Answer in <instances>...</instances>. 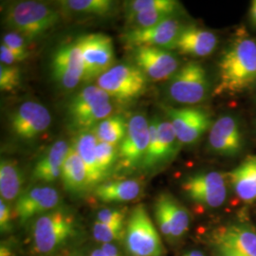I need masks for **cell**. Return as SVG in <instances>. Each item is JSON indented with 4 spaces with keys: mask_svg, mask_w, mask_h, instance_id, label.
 <instances>
[{
    "mask_svg": "<svg viewBox=\"0 0 256 256\" xmlns=\"http://www.w3.org/2000/svg\"><path fill=\"white\" fill-rule=\"evenodd\" d=\"M256 81V41L248 36L234 40L218 63V82L214 95H234Z\"/></svg>",
    "mask_w": 256,
    "mask_h": 256,
    "instance_id": "obj_1",
    "label": "cell"
},
{
    "mask_svg": "<svg viewBox=\"0 0 256 256\" xmlns=\"http://www.w3.org/2000/svg\"><path fill=\"white\" fill-rule=\"evenodd\" d=\"M59 20L60 14L57 10L38 1H19L12 4L4 16L5 26L28 40L42 36L54 28Z\"/></svg>",
    "mask_w": 256,
    "mask_h": 256,
    "instance_id": "obj_2",
    "label": "cell"
},
{
    "mask_svg": "<svg viewBox=\"0 0 256 256\" xmlns=\"http://www.w3.org/2000/svg\"><path fill=\"white\" fill-rule=\"evenodd\" d=\"M124 244L130 256H165L160 236L144 204L134 207L129 214Z\"/></svg>",
    "mask_w": 256,
    "mask_h": 256,
    "instance_id": "obj_3",
    "label": "cell"
},
{
    "mask_svg": "<svg viewBox=\"0 0 256 256\" xmlns=\"http://www.w3.org/2000/svg\"><path fill=\"white\" fill-rule=\"evenodd\" d=\"M76 232L74 216L63 210H52L40 216L32 227V239L38 254H48L62 246Z\"/></svg>",
    "mask_w": 256,
    "mask_h": 256,
    "instance_id": "obj_4",
    "label": "cell"
},
{
    "mask_svg": "<svg viewBox=\"0 0 256 256\" xmlns=\"http://www.w3.org/2000/svg\"><path fill=\"white\" fill-rule=\"evenodd\" d=\"M147 78L136 64L113 66L97 79V86L111 98L129 102L142 96L147 86Z\"/></svg>",
    "mask_w": 256,
    "mask_h": 256,
    "instance_id": "obj_5",
    "label": "cell"
},
{
    "mask_svg": "<svg viewBox=\"0 0 256 256\" xmlns=\"http://www.w3.org/2000/svg\"><path fill=\"white\" fill-rule=\"evenodd\" d=\"M209 80L205 68L198 62H188L170 79L167 93L173 101L186 106L198 104L205 100Z\"/></svg>",
    "mask_w": 256,
    "mask_h": 256,
    "instance_id": "obj_6",
    "label": "cell"
},
{
    "mask_svg": "<svg viewBox=\"0 0 256 256\" xmlns=\"http://www.w3.org/2000/svg\"><path fill=\"white\" fill-rule=\"evenodd\" d=\"M227 174L210 171L186 176L182 189L191 202L207 208H218L228 196Z\"/></svg>",
    "mask_w": 256,
    "mask_h": 256,
    "instance_id": "obj_7",
    "label": "cell"
},
{
    "mask_svg": "<svg viewBox=\"0 0 256 256\" xmlns=\"http://www.w3.org/2000/svg\"><path fill=\"white\" fill-rule=\"evenodd\" d=\"M84 60V82L98 79L115 62L111 37L104 34H88L78 37Z\"/></svg>",
    "mask_w": 256,
    "mask_h": 256,
    "instance_id": "obj_8",
    "label": "cell"
},
{
    "mask_svg": "<svg viewBox=\"0 0 256 256\" xmlns=\"http://www.w3.org/2000/svg\"><path fill=\"white\" fill-rule=\"evenodd\" d=\"M50 74L64 90H72L84 81V60L78 39L58 46L50 60Z\"/></svg>",
    "mask_w": 256,
    "mask_h": 256,
    "instance_id": "obj_9",
    "label": "cell"
},
{
    "mask_svg": "<svg viewBox=\"0 0 256 256\" xmlns=\"http://www.w3.org/2000/svg\"><path fill=\"white\" fill-rule=\"evenodd\" d=\"M150 140L149 122L144 115L135 114L128 120V132L119 146L117 164L122 169L142 166Z\"/></svg>",
    "mask_w": 256,
    "mask_h": 256,
    "instance_id": "obj_10",
    "label": "cell"
},
{
    "mask_svg": "<svg viewBox=\"0 0 256 256\" xmlns=\"http://www.w3.org/2000/svg\"><path fill=\"white\" fill-rule=\"evenodd\" d=\"M180 144L196 142L212 126L210 115L202 108H164Z\"/></svg>",
    "mask_w": 256,
    "mask_h": 256,
    "instance_id": "obj_11",
    "label": "cell"
},
{
    "mask_svg": "<svg viewBox=\"0 0 256 256\" xmlns=\"http://www.w3.org/2000/svg\"><path fill=\"white\" fill-rule=\"evenodd\" d=\"M50 111L34 101L24 102L10 117V128L14 135L24 140L36 138L50 128Z\"/></svg>",
    "mask_w": 256,
    "mask_h": 256,
    "instance_id": "obj_12",
    "label": "cell"
},
{
    "mask_svg": "<svg viewBox=\"0 0 256 256\" xmlns=\"http://www.w3.org/2000/svg\"><path fill=\"white\" fill-rule=\"evenodd\" d=\"M180 3L174 0H134L126 3L128 30L153 27L174 18Z\"/></svg>",
    "mask_w": 256,
    "mask_h": 256,
    "instance_id": "obj_13",
    "label": "cell"
},
{
    "mask_svg": "<svg viewBox=\"0 0 256 256\" xmlns=\"http://www.w3.org/2000/svg\"><path fill=\"white\" fill-rule=\"evenodd\" d=\"M183 28L178 19L171 18L153 27L126 30L122 34L120 39L122 43L132 50L138 46H156L172 50Z\"/></svg>",
    "mask_w": 256,
    "mask_h": 256,
    "instance_id": "obj_14",
    "label": "cell"
},
{
    "mask_svg": "<svg viewBox=\"0 0 256 256\" xmlns=\"http://www.w3.org/2000/svg\"><path fill=\"white\" fill-rule=\"evenodd\" d=\"M133 50L135 64L153 81L171 79L180 70L176 56L168 50L156 46H138Z\"/></svg>",
    "mask_w": 256,
    "mask_h": 256,
    "instance_id": "obj_15",
    "label": "cell"
},
{
    "mask_svg": "<svg viewBox=\"0 0 256 256\" xmlns=\"http://www.w3.org/2000/svg\"><path fill=\"white\" fill-rule=\"evenodd\" d=\"M210 151L224 156H234L243 147V135L238 120L230 115H224L216 120L209 134Z\"/></svg>",
    "mask_w": 256,
    "mask_h": 256,
    "instance_id": "obj_16",
    "label": "cell"
},
{
    "mask_svg": "<svg viewBox=\"0 0 256 256\" xmlns=\"http://www.w3.org/2000/svg\"><path fill=\"white\" fill-rule=\"evenodd\" d=\"M61 196L54 188L48 186L34 187L19 196L14 212L22 223H25L37 214H44L59 205Z\"/></svg>",
    "mask_w": 256,
    "mask_h": 256,
    "instance_id": "obj_17",
    "label": "cell"
},
{
    "mask_svg": "<svg viewBox=\"0 0 256 256\" xmlns=\"http://www.w3.org/2000/svg\"><path fill=\"white\" fill-rule=\"evenodd\" d=\"M214 246L227 248L244 256H256V230L247 224L232 223L212 232Z\"/></svg>",
    "mask_w": 256,
    "mask_h": 256,
    "instance_id": "obj_18",
    "label": "cell"
},
{
    "mask_svg": "<svg viewBox=\"0 0 256 256\" xmlns=\"http://www.w3.org/2000/svg\"><path fill=\"white\" fill-rule=\"evenodd\" d=\"M218 43V37L212 32L189 26L183 28L173 50H178L182 54L205 57L214 52Z\"/></svg>",
    "mask_w": 256,
    "mask_h": 256,
    "instance_id": "obj_19",
    "label": "cell"
},
{
    "mask_svg": "<svg viewBox=\"0 0 256 256\" xmlns=\"http://www.w3.org/2000/svg\"><path fill=\"white\" fill-rule=\"evenodd\" d=\"M110 99V95L98 86H88L78 92L68 104L66 114L70 128L76 130L82 120Z\"/></svg>",
    "mask_w": 256,
    "mask_h": 256,
    "instance_id": "obj_20",
    "label": "cell"
},
{
    "mask_svg": "<svg viewBox=\"0 0 256 256\" xmlns=\"http://www.w3.org/2000/svg\"><path fill=\"white\" fill-rule=\"evenodd\" d=\"M70 147V146L64 140L55 142L37 162L32 173V180L34 182L50 183L61 176Z\"/></svg>",
    "mask_w": 256,
    "mask_h": 256,
    "instance_id": "obj_21",
    "label": "cell"
},
{
    "mask_svg": "<svg viewBox=\"0 0 256 256\" xmlns=\"http://www.w3.org/2000/svg\"><path fill=\"white\" fill-rule=\"evenodd\" d=\"M227 178L240 200L245 203L256 202V155L248 156L227 173Z\"/></svg>",
    "mask_w": 256,
    "mask_h": 256,
    "instance_id": "obj_22",
    "label": "cell"
},
{
    "mask_svg": "<svg viewBox=\"0 0 256 256\" xmlns=\"http://www.w3.org/2000/svg\"><path fill=\"white\" fill-rule=\"evenodd\" d=\"M178 144L180 142L176 136L171 122L168 120H160L158 118L155 153L146 164L142 166V168L146 170L155 169L171 160L178 151Z\"/></svg>",
    "mask_w": 256,
    "mask_h": 256,
    "instance_id": "obj_23",
    "label": "cell"
},
{
    "mask_svg": "<svg viewBox=\"0 0 256 256\" xmlns=\"http://www.w3.org/2000/svg\"><path fill=\"white\" fill-rule=\"evenodd\" d=\"M99 140L93 129L80 132L74 140V146L86 166L90 187H97L104 180L96 158V147Z\"/></svg>",
    "mask_w": 256,
    "mask_h": 256,
    "instance_id": "obj_24",
    "label": "cell"
},
{
    "mask_svg": "<svg viewBox=\"0 0 256 256\" xmlns=\"http://www.w3.org/2000/svg\"><path fill=\"white\" fill-rule=\"evenodd\" d=\"M155 202L162 207L166 214L172 232L171 240L184 236L190 228V214L187 209L169 192H160Z\"/></svg>",
    "mask_w": 256,
    "mask_h": 256,
    "instance_id": "obj_25",
    "label": "cell"
},
{
    "mask_svg": "<svg viewBox=\"0 0 256 256\" xmlns=\"http://www.w3.org/2000/svg\"><path fill=\"white\" fill-rule=\"evenodd\" d=\"M61 178L64 188L70 192H81L90 187L86 166L74 144L64 160Z\"/></svg>",
    "mask_w": 256,
    "mask_h": 256,
    "instance_id": "obj_26",
    "label": "cell"
},
{
    "mask_svg": "<svg viewBox=\"0 0 256 256\" xmlns=\"http://www.w3.org/2000/svg\"><path fill=\"white\" fill-rule=\"evenodd\" d=\"M142 191V184L136 180H124L99 184L94 196L104 203H117L135 200Z\"/></svg>",
    "mask_w": 256,
    "mask_h": 256,
    "instance_id": "obj_27",
    "label": "cell"
},
{
    "mask_svg": "<svg viewBox=\"0 0 256 256\" xmlns=\"http://www.w3.org/2000/svg\"><path fill=\"white\" fill-rule=\"evenodd\" d=\"M24 183V176L18 164L14 160L4 158L0 162V194L2 200L12 202L19 198Z\"/></svg>",
    "mask_w": 256,
    "mask_h": 256,
    "instance_id": "obj_28",
    "label": "cell"
},
{
    "mask_svg": "<svg viewBox=\"0 0 256 256\" xmlns=\"http://www.w3.org/2000/svg\"><path fill=\"white\" fill-rule=\"evenodd\" d=\"M62 10L79 16H108L116 7V2L111 0H66L60 1Z\"/></svg>",
    "mask_w": 256,
    "mask_h": 256,
    "instance_id": "obj_29",
    "label": "cell"
},
{
    "mask_svg": "<svg viewBox=\"0 0 256 256\" xmlns=\"http://www.w3.org/2000/svg\"><path fill=\"white\" fill-rule=\"evenodd\" d=\"M128 122L122 115H110L102 120L93 131L100 142L119 146L128 132Z\"/></svg>",
    "mask_w": 256,
    "mask_h": 256,
    "instance_id": "obj_30",
    "label": "cell"
},
{
    "mask_svg": "<svg viewBox=\"0 0 256 256\" xmlns=\"http://www.w3.org/2000/svg\"><path fill=\"white\" fill-rule=\"evenodd\" d=\"M118 153L119 146L106 142H98L96 147V158L104 178L110 174L114 165L118 162Z\"/></svg>",
    "mask_w": 256,
    "mask_h": 256,
    "instance_id": "obj_31",
    "label": "cell"
},
{
    "mask_svg": "<svg viewBox=\"0 0 256 256\" xmlns=\"http://www.w3.org/2000/svg\"><path fill=\"white\" fill-rule=\"evenodd\" d=\"M92 234L97 241L108 244L124 238L126 230L122 225H110L96 221L93 224Z\"/></svg>",
    "mask_w": 256,
    "mask_h": 256,
    "instance_id": "obj_32",
    "label": "cell"
},
{
    "mask_svg": "<svg viewBox=\"0 0 256 256\" xmlns=\"http://www.w3.org/2000/svg\"><path fill=\"white\" fill-rule=\"evenodd\" d=\"M21 82L20 70L16 66L0 64V90L12 92L16 90Z\"/></svg>",
    "mask_w": 256,
    "mask_h": 256,
    "instance_id": "obj_33",
    "label": "cell"
},
{
    "mask_svg": "<svg viewBox=\"0 0 256 256\" xmlns=\"http://www.w3.org/2000/svg\"><path fill=\"white\" fill-rule=\"evenodd\" d=\"M2 44L9 48L10 50L16 52V54L24 57L25 59L28 56V39L26 37L21 36L18 32L10 30L5 36L2 37Z\"/></svg>",
    "mask_w": 256,
    "mask_h": 256,
    "instance_id": "obj_34",
    "label": "cell"
},
{
    "mask_svg": "<svg viewBox=\"0 0 256 256\" xmlns=\"http://www.w3.org/2000/svg\"><path fill=\"white\" fill-rule=\"evenodd\" d=\"M97 221L104 224L124 226L126 212L120 209H116V208L102 209L97 214Z\"/></svg>",
    "mask_w": 256,
    "mask_h": 256,
    "instance_id": "obj_35",
    "label": "cell"
},
{
    "mask_svg": "<svg viewBox=\"0 0 256 256\" xmlns=\"http://www.w3.org/2000/svg\"><path fill=\"white\" fill-rule=\"evenodd\" d=\"M12 210L4 200H0V230L6 234L12 230Z\"/></svg>",
    "mask_w": 256,
    "mask_h": 256,
    "instance_id": "obj_36",
    "label": "cell"
},
{
    "mask_svg": "<svg viewBox=\"0 0 256 256\" xmlns=\"http://www.w3.org/2000/svg\"><path fill=\"white\" fill-rule=\"evenodd\" d=\"M23 60H25L24 57L16 54L12 50H10L9 48H7V46L1 43V46H0V61H1V64L14 66V64L19 63V62H22Z\"/></svg>",
    "mask_w": 256,
    "mask_h": 256,
    "instance_id": "obj_37",
    "label": "cell"
},
{
    "mask_svg": "<svg viewBox=\"0 0 256 256\" xmlns=\"http://www.w3.org/2000/svg\"><path fill=\"white\" fill-rule=\"evenodd\" d=\"M101 248L106 256H124L120 252L117 247L115 245H113L112 243L102 244Z\"/></svg>",
    "mask_w": 256,
    "mask_h": 256,
    "instance_id": "obj_38",
    "label": "cell"
},
{
    "mask_svg": "<svg viewBox=\"0 0 256 256\" xmlns=\"http://www.w3.org/2000/svg\"><path fill=\"white\" fill-rule=\"evenodd\" d=\"M214 248H216L214 256H244L227 248L214 246Z\"/></svg>",
    "mask_w": 256,
    "mask_h": 256,
    "instance_id": "obj_39",
    "label": "cell"
},
{
    "mask_svg": "<svg viewBox=\"0 0 256 256\" xmlns=\"http://www.w3.org/2000/svg\"><path fill=\"white\" fill-rule=\"evenodd\" d=\"M250 18L252 26L256 28V0L252 2L250 8Z\"/></svg>",
    "mask_w": 256,
    "mask_h": 256,
    "instance_id": "obj_40",
    "label": "cell"
},
{
    "mask_svg": "<svg viewBox=\"0 0 256 256\" xmlns=\"http://www.w3.org/2000/svg\"><path fill=\"white\" fill-rule=\"evenodd\" d=\"M0 256H14L10 248L7 245H1L0 248Z\"/></svg>",
    "mask_w": 256,
    "mask_h": 256,
    "instance_id": "obj_41",
    "label": "cell"
},
{
    "mask_svg": "<svg viewBox=\"0 0 256 256\" xmlns=\"http://www.w3.org/2000/svg\"><path fill=\"white\" fill-rule=\"evenodd\" d=\"M182 256H205V254L200 250H191L184 254Z\"/></svg>",
    "mask_w": 256,
    "mask_h": 256,
    "instance_id": "obj_42",
    "label": "cell"
},
{
    "mask_svg": "<svg viewBox=\"0 0 256 256\" xmlns=\"http://www.w3.org/2000/svg\"><path fill=\"white\" fill-rule=\"evenodd\" d=\"M90 256H106V254L102 250V248H96V250H93Z\"/></svg>",
    "mask_w": 256,
    "mask_h": 256,
    "instance_id": "obj_43",
    "label": "cell"
}]
</instances>
